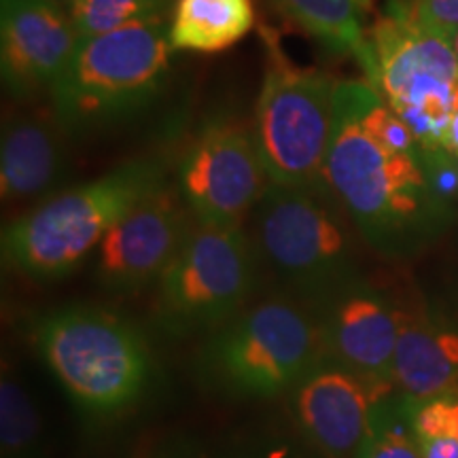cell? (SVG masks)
Instances as JSON below:
<instances>
[{
	"mask_svg": "<svg viewBox=\"0 0 458 458\" xmlns=\"http://www.w3.org/2000/svg\"><path fill=\"white\" fill-rule=\"evenodd\" d=\"M325 182L371 249L416 255L444 232L450 202L433 185L427 148H401L365 125L359 81H340Z\"/></svg>",
	"mask_w": 458,
	"mask_h": 458,
	"instance_id": "6da1fadb",
	"label": "cell"
},
{
	"mask_svg": "<svg viewBox=\"0 0 458 458\" xmlns=\"http://www.w3.org/2000/svg\"><path fill=\"white\" fill-rule=\"evenodd\" d=\"M164 185V162L140 157L60 191L4 227V261L34 280L64 278L136 204Z\"/></svg>",
	"mask_w": 458,
	"mask_h": 458,
	"instance_id": "7a4b0ae2",
	"label": "cell"
},
{
	"mask_svg": "<svg viewBox=\"0 0 458 458\" xmlns=\"http://www.w3.org/2000/svg\"><path fill=\"white\" fill-rule=\"evenodd\" d=\"M165 20L83 38L51 94L64 134L85 136L128 122L157 100L170 77Z\"/></svg>",
	"mask_w": 458,
	"mask_h": 458,
	"instance_id": "3957f363",
	"label": "cell"
},
{
	"mask_svg": "<svg viewBox=\"0 0 458 458\" xmlns=\"http://www.w3.org/2000/svg\"><path fill=\"white\" fill-rule=\"evenodd\" d=\"M37 351L74 403L111 416L131 408L148 388L153 359L128 320L96 306H68L34 329Z\"/></svg>",
	"mask_w": 458,
	"mask_h": 458,
	"instance_id": "277c9868",
	"label": "cell"
},
{
	"mask_svg": "<svg viewBox=\"0 0 458 458\" xmlns=\"http://www.w3.org/2000/svg\"><path fill=\"white\" fill-rule=\"evenodd\" d=\"M325 360L312 308L270 297L215 329L199 352V371L227 397L270 399L293 391Z\"/></svg>",
	"mask_w": 458,
	"mask_h": 458,
	"instance_id": "5b68a950",
	"label": "cell"
},
{
	"mask_svg": "<svg viewBox=\"0 0 458 458\" xmlns=\"http://www.w3.org/2000/svg\"><path fill=\"white\" fill-rule=\"evenodd\" d=\"M344 215L325 181L306 187L270 182L253 210L257 255L310 306L359 278Z\"/></svg>",
	"mask_w": 458,
	"mask_h": 458,
	"instance_id": "8992f818",
	"label": "cell"
},
{
	"mask_svg": "<svg viewBox=\"0 0 458 458\" xmlns=\"http://www.w3.org/2000/svg\"><path fill=\"white\" fill-rule=\"evenodd\" d=\"M369 85L425 148H442L458 111V60L444 34L394 9L365 34L359 57Z\"/></svg>",
	"mask_w": 458,
	"mask_h": 458,
	"instance_id": "52a82bcc",
	"label": "cell"
},
{
	"mask_svg": "<svg viewBox=\"0 0 458 458\" xmlns=\"http://www.w3.org/2000/svg\"><path fill=\"white\" fill-rule=\"evenodd\" d=\"M267 49L253 125L261 162L276 185H317L325 181L340 81L295 66L274 41Z\"/></svg>",
	"mask_w": 458,
	"mask_h": 458,
	"instance_id": "ba28073f",
	"label": "cell"
},
{
	"mask_svg": "<svg viewBox=\"0 0 458 458\" xmlns=\"http://www.w3.org/2000/svg\"><path fill=\"white\" fill-rule=\"evenodd\" d=\"M257 284V249L242 227H191L156 283L159 325L172 334L219 329Z\"/></svg>",
	"mask_w": 458,
	"mask_h": 458,
	"instance_id": "9c48e42d",
	"label": "cell"
},
{
	"mask_svg": "<svg viewBox=\"0 0 458 458\" xmlns=\"http://www.w3.org/2000/svg\"><path fill=\"white\" fill-rule=\"evenodd\" d=\"M267 185L253 131L223 117L206 123L187 147L176 189L202 225L242 227Z\"/></svg>",
	"mask_w": 458,
	"mask_h": 458,
	"instance_id": "30bf717a",
	"label": "cell"
},
{
	"mask_svg": "<svg viewBox=\"0 0 458 458\" xmlns=\"http://www.w3.org/2000/svg\"><path fill=\"white\" fill-rule=\"evenodd\" d=\"M189 232V208L179 189L164 185L106 233L96 249V280L108 293L122 295L157 283Z\"/></svg>",
	"mask_w": 458,
	"mask_h": 458,
	"instance_id": "8fae6325",
	"label": "cell"
},
{
	"mask_svg": "<svg viewBox=\"0 0 458 458\" xmlns=\"http://www.w3.org/2000/svg\"><path fill=\"white\" fill-rule=\"evenodd\" d=\"M325 359L351 371L377 391L388 394L394 386L397 351V308L360 278L351 280L312 306Z\"/></svg>",
	"mask_w": 458,
	"mask_h": 458,
	"instance_id": "7c38bea8",
	"label": "cell"
},
{
	"mask_svg": "<svg viewBox=\"0 0 458 458\" xmlns=\"http://www.w3.org/2000/svg\"><path fill=\"white\" fill-rule=\"evenodd\" d=\"M79 43L64 4L0 0V72L13 96L54 89Z\"/></svg>",
	"mask_w": 458,
	"mask_h": 458,
	"instance_id": "4fadbf2b",
	"label": "cell"
},
{
	"mask_svg": "<svg viewBox=\"0 0 458 458\" xmlns=\"http://www.w3.org/2000/svg\"><path fill=\"white\" fill-rule=\"evenodd\" d=\"M388 394L325 360L291 391V408L303 435L325 456L354 458L369 428L371 411Z\"/></svg>",
	"mask_w": 458,
	"mask_h": 458,
	"instance_id": "5bb4252c",
	"label": "cell"
},
{
	"mask_svg": "<svg viewBox=\"0 0 458 458\" xmlns=\"http://www.w3.org/2000/svg\"><path fill=\"white\" fill-rule=\"evenodd\" d=\"M62 128L54 117L15 114L7 119L0 140V193L3 202L43 196L66 172Z\"/></svg>",
	"mask_w": 458,
	"mask_h": 458,
	"instance_id": "9a60e30c",
	"label": "cell"
},
{
	"mask_svg": "<svg viewBox=\"0 0 458 458\" xmlns=\"http://www.w3.org/2000/svg\"><path fill=\"white\" fill-rule=\"evenodd\" d=\"M394 386L405 397L422 401L458 388V331L435 323L422 312L397 308Z\"/></svg>",
	"mask_w": 458,
	"mask_h": 458,
	"instance_id": "2e32d148",
	"label": "cell"
},
{
	"mask_svg": "<svg viewBox=\"0 0 458 458\" xmlns=\"http://www.w3.org/2000/svg\"><path fill=\"white\" fill-rule=\"evenodd\" d=\"M253 0H176L168 28L170 47L219 54L253 30Z\"/></svg>",
	"mask_w": 458,
	"mask_h": 458,
	"instance_id": "e0dca14e",
	"label": "cell"
},
{
	"mask_svg": "<svg viewBox=\"0 0 458 458\" xmlns=\"http://www.w3.org/2000/svg\"><path fill=\"white\" fill-rule=\"evenodd\" d=\"M280 13L335 54L363 55L365 30L360 15L369 0H270Z\"/></svg>",
	"mask_w": 458,
	"mask_h": 458,
	"instance_id": "ac0fdd59",
	"label": "cell"
},
{
	"mask_svg": "<svg viewBox=\"0 0 458 458\" xmlns=\"http://www.w3.org/2000/svg\"><path fill=\"white\" fill-rule=\"evenodd\" d=\"M0 458H51L37 403L7 368L0 380Z\"/></svg>",
	"mask_w": 458,
	"mask_h": 458,
	"instance_id": "d6986e66",
	"label": "cell"
},
{
	"mask_svg": "<svg viewBox=\"0 0 458 458\" xmlns=\"http://www.w3.org/2000/svg\"><path fill=\"white\" fill-rule=\"evenodd\" d=\"M174 0H72L66 4L79 38H89L122 28L162 21Z\"/></svg>",
	"mask_w": 458,
	"mask_h": 458,
	"instance_id": "ffe728a7",
	"label": "cell"
},
{
	"mask_svg": "<svg viewBox=\"0 0 458 458\" xmlns=\"http://www.w3.org/2000/svg\"><path fill=\"white\" fill-rule=\"evenodd\" d=\"M354 458H422L410 425L405 397L377 401Z\"/></svg>",
	"mask_w": 458,
	"mask_h": 458,
	"instance_id": "44dd1931",
	"label": "cell"
},
{
	"mask_svg": "<svg viewBox=\"0 0 458 458\" xmlns=\"http://www.w3.org/2000/svg\"><path fill=\"white\" fill-rule=\"evenodd\" d=\"M411 15L439 34L458 30V0H414Z\"/></svg>",
	"mask_w": 458,
	"mask_h": 458,
	"instance_id": "7402d4cb",
	"label": "cell"
},
{
	"mask_svg": "<svg viewBox=\"0 0 458 458\" xmlns=\"http://www.w3.org/2000/svg\"><path fill=\"white\" fill-rule=\"evenodd\" d=\"M422 458H458V437L454 435H435V437L416 439Z\"/></svg>",
	"mask_w": 458,
	"mask_h": 458,
	"instance_id": "603a6c76",
	"label": "cell"
},
{
	"mask_svg": "<svg viewBox=\"0 0 458 458\" xmlns=\"http://www.w3.org/2000/svg\"><path fill=\"white\" fill-rule=\"evenodd\" d=\"M442 151H445L452 157H458V111L454 113V117H452L448 131H445Z\"/></svg>",
	"mask_w": 458,
	"mask_h": 458,
	"instance_id": "cb8c5ba5",
	"label": "cell"
},
{
	"mask_svg": "<svg viewBox=\"0 0 458 458\" xmlns=\"http://www.w3.org/2000/svg\"><path fill=\"white\" fill-rule=\"evenodd\" d=\"M159 458H199L198 452L189 445H174V448L165 450Z\"/></svg>",
	"mask_w": 458,
	"mask_h": 458,
	"instance_id": "d4e9b609",
	"label": "cell"
},
{
	"mask_svg": "<svg viewBox=\"0 0 458 458\" xmlns=\"http://www.w3.org/2000/svg\"><path fill=\"white\" fill-rule=\"evenodd\" d=\"M445 38H448V41H450V47H452V51H454V55H456V60H458V30L445 34Z\"/></svg>",
	"mask_w": 458,
	"mask_h": 458,
	"instance_id": "484cf974",
	"label": "cell"
},
{
	"mask_svg": "<svg viewBox=\"0 0 458 458\" xmlns=\"http://www.w3.org/2000/svg\"><path fill=\"white\" fill-rule=\"evenodd\" d=\"M51 3H57V4H64V7H66V4H71V3H72V0H51Z\"/></svg>",
	"mask_w": 458,
	"mask_h": 458,
	"instance_id": "4316f807",
	"label": "cell"
},
{
	"mask_svg": "<svg viewBox=\"0 0 458 458\" xmlns=\"http://www.w3.org/2000/svg\"><path fill=\"white\" fill-rule=\"evenodd\" d=\"M456 437H458V391H456Z\"/></svg>",
	"mask_w": 458,
	"mask_h": 458,
	"instance_id": "83f0119b",
	"label": "cell"
},
{
	"mask_svg": "<svg viewBox=\"0 0 458 458\" xmlns=\"http://www.w3.org/2000/svg\"><path fill=\"white\" fill-rule=\"evenodd\" d=\"M456 168H458V157H456Z\"/></svg>",
	"mask_w": 458,
	"mask_h": 458,
	"instance_id": "f1b7e54d",
	"label": "cell"
}]
</instances>
